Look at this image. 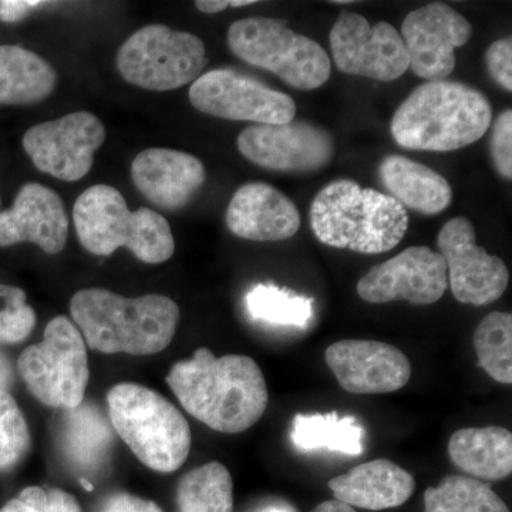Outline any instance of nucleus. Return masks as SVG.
I'll use <instances>...</instances> for the list:
<instances>
[{
	"label": "nucleus",
	"mask_w": 512,
	"mask_h": 512,
	"mask_svg": "<svg viewBox=\"0 0 512 512\" xmlns=\"http://www.w3.org/2000/svg\"><path fill=\"white\" fill-rule=\"evenodd\" d=\"M69 237V218L52 188L30 183L20 188L10 210L0 212V247L32 242L47 255L60 254Z\"/></svg>",
	"instance_id": "nucleus-18"
},
{
	"label": "nucleus",
	"mask_w": 512,
	"mask_h": 512,
	"mask_svg": "<svg viewBox=\"0 0 512 512\" xmlns=\"http://www.w3.org/2000/svg\"><path fill=\"white\" fill-rule=\"evenodd\" d=\"M245 302L252 318L272 325L303 328L312 319L313 299L278 286L256 285Z\"/></svg>",
	"instance_id": "nucleus-29"
},
{
	"label": "nucleus",
	"mask_w": 512,
	"mask_h": 512,
	"mask_svg": "<svg viewBox=\"0 0 512 512\" xmlns=\"http://www.w3.org/2000/svg\"><path fill=\"white\" fill-rule=\"evenodd\" d=\"M18 367L30 393L46 406L73 410L82 404L89 383L87 350L66 316L49 322L43 342L26 349Z\"/></svg>",
	"instance_id": "nucleus-9"
},
{
	"label": "nucleus",
	"mask_w": 512,
	"mask_h": 512,
	"mask_svg": "<svg viewBox=\"0 0 512 512\" xmlns=\"http://www.w3.org/2000/svg\"><path fill=\"white\" fill-rule=\"evenodd\" d=\"M188 97L194 109L218 119L285 124L296 116L295 101L288 94L231 69L201 74Z\"/></svg>",
	"instance_id": "nucleus-10"
},
{
	"label": "nucleus",
	"mask_w": 512,
	"mask_h": 512,
	"mask_svg": "<svg viewBox=\"0 0 512 512\" xmlns=\"http://www.w3.org/2000/svg\"><path fill=\"white\" fill-rule=\"evenodd\" d=\"M225 221L235 237L255 242L285 241L301 228V214L291 198L266 183L239 187Z\"/></svg>",
	"instance_id": "nucleus-20"
},
{
	"label": "nucleus",
	"mask_w": 512,
	"mask_h": 512,
	"mask_svg": "<svg viewBox=\"0 0 512 512\" xmlns=\"http://www.w3.org/2000/svg\"><path fill=\"white\" fill-rule=\"evenodd\" d=\"M73 221L90 254L109 256L124 247L146 264H163L174 255L173 231L163 215L150 208L130 211L111 185L87 188L74 204Z\"/></svg>",
	"instance_id": "nucleus-5"
},
{
	"label": "nucleus",
	"mask_w": 512,
	"mask_h": 512,
	"mask_svg": "<svg viewBox=\"0 0 512 512\" xmlns=\"http://www.w3.org/2000/svg\"><path fill=\"white\" fill-rule=\"evenodd\" d=\"M167 383L192 417L221 433L251 429L268 406L265 377L248 356L215 357L201 348L175 363Z\"/></svg>",
	"instance_id": "nucleus-1"
},
{
	"label": "nucleus",
	"mask_w": 512,
	"mask_h": 512,
	"mask_svg": "<svg viewBox=\"0 0 512 512\" xmlns=\"http://www.w3.org/2000/svg\"><path fill=\"white\" fill-rule=\"evenodd\" d=\"M424 512H511L484 481L447 476L424 493Z\"/></svg>",
	"instance_id": "nucleus-27"
},
{
	"label": "nucleus",
	"mask_w": 512,
	"mask_h": 512,
	"mask_svg": "<svg viewBox=\"0 0 512 512\" xmlns=\"http://www.w3.org/2000/svg\"><path fill=\"white\" fill-rule=\"evenodd\" d=\"M473 26L446 3H430L403 20L402 36L409 69L426 82L447 80L456 67V49L467 45Z\"/></svg>",
	"instance_id": "nucleus-15"
},
{
	"label": "nucleus",
	"mask_w": 512,
	"mask_h": 512,
	"mask_svg": "<svg viewBox=\"0 0 512 512\" xmlns=\"http://www.w3.org/2000/svg\"><path fill=\"white\" fill-rule=\"evenodd\" d=\"M312 512H356V510L340 501L329 500L319 504Z\"/></svg>",
	"instance_id": "nucleus-41"
},
{
	"label": "nucleus",
	"mask_w": 512,
	"mask_h": 512,
	"mask_svg": "<svg viewBox=\"0 0 512 512\" xmlns=\"http://www.w3.org/2000/svg\"><path fill=\"white\" fill-rule=\"evenodd\" d=\"M237 146L252 164L291 174H311L328 167L336 150L332 133L306 120L254 124L242 130Z\"/></svg>",
	"instance_id": "nucleus-11"
},
{
	"label": "nucleus",
	"mask_w": 512,
	"mask_h": 512,
	"mask_svg": "<svg viewBox=\"0 0 512 512\" xmlns=\"http://www.w3.org/2000/svg\"><path fill=\"white\" fill-rule=\"evenodd\" d=\"M363 429L353 417L340 419L338 412L296 414L291 439L299 450L338 451L346 456L363 453Z\"/></svg>",
	"instance_id": "nucleus-25"
},
{
	"label": "nucleus",
	"mask_w": 512,
	"mask_h": 512,
	"mask_svg": "<svg viewBox=\"0 0 512 512\" xmlns=\"http://www.w3.org/2000/svg\"><path fill=\"white\" fill-rule=\"evenodd\" d=\"M309 215L322 244L366 255L392 251L409 228V215L400 202L348 178L325 185L313 198Z\"/></svg>",
	"instance_id": "nucleus-4"
},
{
	"label": "nucleus",
	"mask_w": 512,
	"mask_h": 512,
	"mask_svg": "<svg viewBox=\"0 0 512 512\" xmlns=\"http://www.w3.org/2000/svg\"><path fill=\"white\" fill-rule=\"evenodd\" d=\"M103 512H163L153 501L143 500L131 494H116L110 498Z\"/></svg>",
	"instance_id": "nucleus-36"
},
{
	"label": "nucleus",
	"mask_w": 512,
	"mask_h": 512,
	"mask_svg": "<svg viewBox=\"0 0 512 512\" xmlns=\"http://www.w3.org/2000/svg\"><path fill=\"white\" fill-rule=\"evenodd\" d=\"M329 42L340 72L393 82L409 70L402 36L390 23L372 26L365 16L343 10L330 30Z\"/></svg>",
	"instance_id": "nucleus-13"
},
{
	"label": "nucleus",
	"mask_w": 512,
	"mask_h": 512,
	"mask_svg": "<svg viewBox=\"0 0 512 512\" xmlns=\"http://www.w3.org/2000/svg\"><path fill=\"white\" fill-rule=\"evenodd\" d=\"M487 96L468 84H420L393 114L390 131L407 150L448 153L477 143L493 123Z\"/></svg>",
	"instance_id": "nucleus-2"
},
{
	"label": "nucleus",
	"mask_w": 512,
	"mask_h": 512,
	"mask_svg": "<svg viewBox=\"0 0 512 512\" xmlns=\"http://www.w3.org/2000/svg\"><path fill=\"white\" fill-rule=\"evenodd\" d=\"M26 293L16 286L0 284V343L22 342L36 325V313Z\"/></svg>",
	"instance_id": "nucleus-32"
},
{
	"label": "nucleus",
	"mask_w": 512,
	"mask_h": 512,
	"mask_svg": "<svg viewBox=\"0 0 512 512\" xmlns=\"http://www.w3.org/2000/svg\"><path fill=\"white\" fill-rule=\"evenodd\" d=\"M437 248L446 262L448 285L458 302L490 305L507 291V266L503 259L477 245L476 229L466 217L453 218L440 229Z\"/></svg>",
	"instance_id": "nucleus-14"
},
{
	"label": "nucleus",
	"mask_w": 512,
	"mask_h": 512,
	"mask_svg": "<svg viewBox=\"0 0 512 512\" xmlns=\"http://www.w3.org/2000/svg\"><path fill=\"white\" fill-rule=\"evenodd\" d=\"M46 5L47 2H39V0H0V20L6 23L19 22L33 10Z\"/></svg>",
	"instance_id": "nucleus-37"
},
{
	"label": "nucleus",
	"mask_w": 512,
	"mask_h": 512,
	"mask_svg": "<svg viewBox=\"0 0 512 512\" xmlns=\"http://www.w3.org/2000/svg\"><path fill=\"white\" fill-rule=\"evenodd\" d=\"M266 512H288V511L279 510V508H275V510H269V511H266Z\"/></svg>",
	"instance_id": "nucleus-44"
},
{
	"label": "nucleus",
	"mask_w": 512,
	"mask_h": 512,
	"mask_svg": "<svg viewBox=\"0 0 512 512\" xmlns=\"http://www.w3.org/2000/svg\"><path fill=\"white\" fill-rule=\"evenodd\" d=\"M45 512H82L72 495L62 490H50L46 493Z\"/></svg>",
	"instance_id": "nucleus-38"
},
{
	"label": "nucleus",
	"mask_w": 512,
	"mask_h": 512,
	"mask_svg": "<svg viewBox=\"0 0 512 512\" xmlns=\"http://www.w3.org/2000/svg\"><path fill=\"white\" fill-rule=\"evenodd\" d=\"M448 457L474 480H504L512 473L511 431L497 426L457 430L448 441Z\"/></svg>",
	"instance_id": "nucleus-23"
},
{
	"label": "nucleus",
	"mask_w": 512,
	"mask_h": 512,
	"mask_svg": "<svg viewBox=\"0 0 512 512\" xmlns=\"http://www.w3.org/2000/svg\"><path fill=\"white\" fill-rule=\"evenodd\" d=\"M106 141V128L89 111L36 124L23 136V148L37 170L57 180H82L92 170L94 154Z\"/></svg>",
	"instance_id": "nucleus-12"
},
{
	"label": "nucleus",
	"mask_w": 512,
	"mask_h": 512,
	"mask_svg": "<svg viewBox=\"0 0 512 512\" xmlns=\"http://www.w3.org/2000/svg\"><path fill=\"white\" fill-rule=\"evenodd\" d=\"M332 3H335V5H349V3L352 2H350V0H335V2Z\"/></svg>",
	"instance_id": "nucleus-43"
},
{
	"label": "nucleus",
	"mask_w": 512,
	"mask_h": 512,
	"mask_svg": "<svg viewBox=\"0 0 512 512\" xmlns=\"http://www.w3.org/2000/svg\"><path fill=\"white\" fill-rule=\"evenodd\" d=\"M485 64L495 83L508 93L512 92V42L511 37L495 40L485 52Z\"/></svg>",
	"instance_id": "nucleus-34"
},
{
	"label": "nucleus",
	"mask_w": 512,
	"mask_h": 512,
	"mask_svg": "<svg viewBox=\"0 0 512 512\" xmlns=\"http://www.w3.org/2000/svg\"><path fill=\"white\" fill-rule=\"evenodd\" d=\"M325 362L340 387L352 394L397 392L412 377V365L402 350L376 340L333 343L326 349Z\"/></svg>",
	"instance_id": "nucleus-17"
},
{
	"label": "nucleus",
	"mask_w": 512,
	"mask_h": 512,
	"mask_svg": "<svg viewBox=\"0 0 512 512\" xmlns=\"http://www.w3.org/2000/svg\"><path fill=\"white\" fill-rule=\"evenodd\" d=\"M255 0H198L195 6L202 13L214 15L228 8H244V6L254 5Z\"/></svg>",
	"instance_id": "nucleus-39"
},
{
	"label": "nucleus",
	"mask_w": 512,
	"mask_h": 512,
	"mask_svg": "<svg viewBox=\"0 0 512 512\" xmlns=\"http://www.w3.org/2000/svg\"><path fill=\"white\" fill-rule=\"evenodd\" d=\"M207 63V49L200 37L164 25L137 30L117 55V69L124 80L154 92L194 83Z\"/></svg>",
	"instance_id": "nucleus-8"
},
{
	"label": "nucleus",
	"mask_w": 512,
	"mask_h": 512,
	"mask_svg": "<svg viewBox=\"0 0 512 512\" xmlns=\"http://www.w3.org/2000/svg\"><path fill=\"white\" fill-rule=\"evenodd\" d=\"M10 383H12V369L8 360L0 355V392H8Z\"/></svg>",
	"instance_id": "nucleus-40"
},
{
	"label": "nucleus",
	"mask_w": 512,
	"mask_h": 512,
	"mask_svg": "<svg viewBox=\"0 0 512 512\" xmlns=\"http://www.w3.org/2000/svg\"><path fill=\"white\" fill-rule=\"evenodd\" d=\"M232 477L217 461L194 468L178 484L181 512H234Z\"/></svg>",
	"instance_id": "nucleus-26"
},
{
	"label": "nucleus",
	"mask_w": 512,
	"mask_h": 512,
	"mask_svg": "<svg viewBox=\"0 0 512 512\" xmlns=\"http://www.w3.org/2000/svg\"><path fill=\"white\" fill-rule=\"evenodd\" d=\"M490 151L497 173L512 178V110H504L491 123Z\"/></svg>",
	"instance_id": "nucleus-33"
},
{
	"label": "nucleus",
	"mask_w": 512,
	"mask_h": 512,
	"mask_svg": "<svg viewBox=\"0 0 512 512\" xmlns=\"http://www.w3.org/2000/svg\"><path fill=\"white\" fill-rule=\"evenodd\" d=\"M137 190L161 210L185 207L201 190L207 173L197 157L168 148L141 151L131 164Z\"/></svg>",
	"instance_id": "nucleus-19"
},
{
	"label": "nucleus",
	"mask_w": 512,
	"mask_h": 512,
	"mask_svg": "<svg viewBox=\"0 0 512 512\" xmlns=\"http://www.w3.org/2000/svg\"><path fill=\"white\" fill-rule=\"evenodd\" d=\"M70 312L90 348L136 356L167 348L180 320V308L167 296L131 299L100 288L77 292Z\"/></svg>",
	"instance_id": "nucleus-3"
},
{
	"label": "nucleus",
	"mask_w": 512,
	"mask_h": 512,
	"mask_svg": "<svg viewBox=\"0 0 512 512\" xmlns=\"http://www.w3.org/2000/svg\"><path fill=\"white\" fill-rule=\"evenodd\" d=\"M29 447V430L18 403L0 392V470L15 466Z\"/></svg>",
	"instance_id": "nucleus-31"
},
{
	"label": "nucleus",
	"mask_w": 512,
	"mask_h": 512,
	"mask_svg": "<svg viewBox=\"0 0 512 512\" xmlns=\"http://www.w3.org/2000/svg\"><path fill=\"white\" fill-rule=\"evenodd\" d=\"M67 429V444L77 460L93 464L101 457L111 440L109 427L92 409H73Z\"/></svg>",
	"instance_id": "nucleus-30"
},
{
	"label": "nucleus",
	"mask_w": 512,
	"mask_h": 512,
	"mask_svg": "<svg viewBox=\"0 0 512 512\" xmlns=\"http://www.w3.org/2000/svg\"><path fill=\"white\" fill-rule=\"evenodd\" d=\"M447 288L443 256L429 247H410L373 266L357 282V295L369 303L406 301L427 306L439 302Z\"/></svg>",
	"instance_id": "nucleus-16"
},
{
	"label": "nucleus",
	"mask_w": 512,
	"mask_h": 512,
	"mask_svg": "<svg viewBox=\"0 0 512 512\" xmlns=\"http://www.w3.org/2000/svg\"><path fill=\"white\" fill-rule=\"evenodd\" d=\"M328 485L336 501L369 511L400 507L416 491L412 474L384 458L359 464Z\"/></svg>",
	"instance_id": "nucleus-21"
},
{
	"label": "nucleus",
	"mask_w": 512,
	"mask_h": 512,
	"mask_svg": "<svg viewBox=\"0 0 512 512\" xmlns=\"http://www.w3.org/2000/svg\"><path fill=\"white\" fill-rule=\"evenodd\" d=\"M478 363L491 379L512 383V316L493 312L481 320L474 332Z\"/></svg>",
	"instance_id": "nucleus-28"
},
{
	"label": "nucleus",
	"mask_w": 512,
	"mask_h": 512,
	"mask_svg": "<svg viewBox=\"0 0 512 512\" xmlns=\"http://www.w3.org/2000/svg\"><path fill=\"white\" fill-rule=\"evenodd\" d=\"M228 46L242 62L275 74L293 89H319L332 73L325 49L311 37L293 32L286 20H237L228 30Z\"/></svg>",
	"instance_id": "nucleus-7"
},
{
	"label": "nucleus",
	"mask_w": 512,
	"mask_h": 512,
	"mask_svg": "<svg viewBox=\"0 0 512 512\" xmlns=\"http://www.w3.org/2000/svg\"><path fill=\"white\" fill-rule=\"evenodd\" d=\"M379 178L390 197L423 215L440 214L453 202V188L443 175L407 157H384Z\"/></svg>",
	"instance_id": "nucleus-22"
},
{
	"label": "nucleus",
	"mask_w": 512,
	"mask_h": 512,
	"mask_svg": "<svg viewBox=\"0 0 512 512\" xmlns=\"http://www.w3.org/2000/svg\"><path fill=\"white\" fill-rule=\"evenodd\" d=\"M56 70L35 52L0 45V106H28L55 90Z\"/></svg>",
	"instance_id": "nucleus-24"
},
{
	"label": "nucleus",
	"mask_w": 512,
	"mask_h": 512,
	"mask_svg": "<svg viewBox=\"0 0 512 512\" xmlns=\"http://www.w3.org/2000/svg\"><path fill=\"white\" fill-rule=\"evenodd\" d=\"M80 483H82L83 487L86 488L87 491H93L94 487L92 483H90V481L84 480V478H82V480H80Z\"/></svg>",
	"instance_id": "nucleus-42"
},
{
	"label": "nucleus",
	"mask_w": 512,
	"mask_h": 512,
	"mask_svg": "<svg viewBox=\"0 0 512 512\" xmlns=\"http://www.w3.org/2000/svg\"><path fill=\"white\" fill-rule=\"evenodd\" d=\"M46 491L39 487H29L18 498L9 501L0 512H45Z\"/></svg>",
	"instance_id": "nucleus-35"
},
{
	"label": "nucleus",
	"mask_w": 512,
	"mask_h": 512,
	"mask_svg": "<svg viewBox=\"0 0 512 512\" xmlns=\"http://www.w3.org/2000/svg\"><path fill=\"white\" fill-rule=\"evenodd\" d=\"M110 419L141 463L160 473L178 470L191 448V430L180 410L160 394L138 384L110 390Z\"/></svg>",
	"instance_id": "nucleus-6"
}]
</instances>
